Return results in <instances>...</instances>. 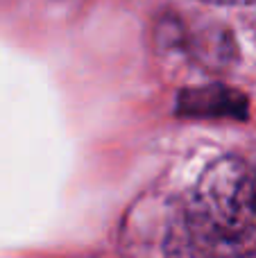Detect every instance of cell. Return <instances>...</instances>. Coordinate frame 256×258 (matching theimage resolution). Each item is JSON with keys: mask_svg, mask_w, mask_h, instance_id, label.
<instances>
[{"mask_svg": "<svg viewBox=\"0 0 256 258\" xmlns=\"http://www.w3.org/2000/svg\"><path fill=\"white\" fill-rule=\"evenodd\" d=\"M202 3H213V5H249L256 0H202Z\"/></svg>", "mask_w": 256, "mask_h": 258, "instance_id": "3957f363", "label": "cell"}, {"mask_svg": "<svg viewBox=\"0 0 256 258\" xmlns=\"http://www.w3.org/2000/svg\"><path fill=\"white\" fill-rule=\"evenodd\" d=\"M181 107L190 116H243L245 98L236 91L211 86L181 93Z\"/></svg>", "mask_w": 256, "mask_h": 258, "instance_id": "7a4b0ae2", "label": "cell"}, {"mask_svg": "<svg viewBox=\"0 0 256 258\" xmlns=\"http://www.w3.org/2000/svg\"><path fill=\"white\" fill-rule=\"evenodd\" d=\"M172 251L245 256L256 251V170L240 159L207 168L186 197Z\"/></svg>", "mask_w": 256, "mask_h": 258, "instance_id": "6da1fadb", "label": "cell"}]
</instances>
